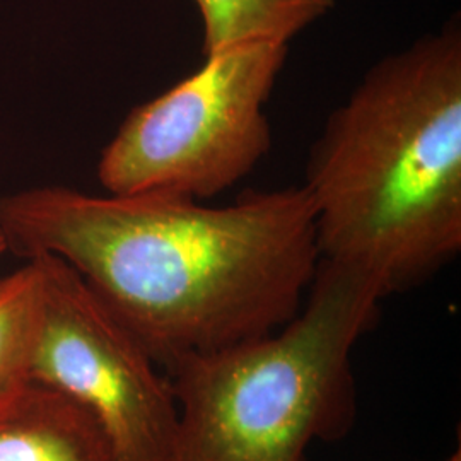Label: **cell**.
Masks as SVG:
<instances>
[{
  "instance_id": "30bf717a",
  "label": "cell",
  "mask_w": 461,
  "mask_h": 461,
  "mask_svg": "<svg viewBox=\"0 0 461 461\" xmlns=\"http://www.w3.org/2000/svg\"><path fill=\"white\" fill-rule=\"evenodd\" d=\"M446 461H461L460 449H458V451H456V453H455V455H451V456H449V460H446Z\"/></svg>"
},
{
  "instance_id": "5b68a950",
  "label": "cell",
  "mask_w": 461,
  "mask_h": 461,
  "mask_svg": "<svg viewBox=\"0 0 461 461\" xmlns=\"http://www.w3.org/2000/svg\"><path fill=\"white\" fill-rule=\"evenodd\" d=\"M43 274L32 379L96 417L120 461H175L178 405L169 378L86 280L51 255Z\"/></svg>"
},
{
  "instance_id": "3957f363",
  "label": "cell",
  "mask_w": 461,
  "mask_h": 461,
  "mask_svg": "<svg viewBox=\"0 0 461 461\" xmlns=\"http://www.w3.org/2000/svg\"><path fill=\"white\" fill-rule=\"evenodd\" d=\"M386 296L367 270L321 258L285 325L166 366L178 405L175 461H301L313 441L346 434L352 350Z\"/></svg>"
},
{
  "instance_id": "9c48e42d",
  "label": "cell",
  "mask_w": 461,
  "mask_h": 461,
  "mask_svg": "<svg viewBox=\"0 0 461 461\" xmlns=\"http://www.w3.org/2000/svg\"><path fill=\"white\" fill-rule=\"evenodd\" d=\"M5 253H9V245H7V240H5L4 230L0 228V257L5 255Z\"/></svg>"
},
{
  "instance_id": "ba28073f",
  "label": "cell",
  "mask_w": 461,
  "mask_h": 461,
  "mask_svg": "<svg viewBox=\"0 0 461 461\" xmlns=\"http://www.w3.org/2000/svg\"><path fill=\"white\" fill-rule=\"evenodd\" d=\"M43 274L36 258L0 279V405L32 379Z\"/></svg>"
},
{
  "instance_id": "52a82bcc",
  "label": "cell",
  "mask_w": 461,
  "mask_h": 461,
  "mask_svg": "<svg viewBox=\"0 0 461 461\" xmlns=\"http://www.w3.org/2000/svg\"><path fill=\"white\" fill-rule=\"evenodd\" d=\"M202 17L203 57L243 43H282L333 9L335 0H192Z\"/></svg>"
},
{
  "instance_id": "6da1fadb",
  "label": "cell",
  "mask_w": 461,
  "mask_h": 461,
  "mask_svg": "<svg viewBox=\"0 0 461 461\" xmlns=\"http://www.w3.org/2000/svg\"><path fill=\"white\" fill-rule=\"evenodd\" d=\"M0 228L11 253L70 265L163 371L285 325L321 260L303 185L230 205L41 185L0 197Z\"/></svg>"
},
{
  "instance_id": "277c9868",
  "label": "cell",
  "mask_w": 461,
  "mask_h": 461,
  "mask_svg": "<svg viewBox=\"0 0 461 461\" xmlns=\"http://www.w3.org/2000/svg\"><path fill=\"white\" fill-rule=\"evenodd\" d=\"M289 45L243 43L135 106L98 161L106 194H167L209 202L243 182L272 148L267 103Z\"/></svg>"
},
{
  "instance_id": "8992f818",
  "label": "cell",
  "mask_w": 461,
  "mask_h": 461,
  "mask_svg": "<svg viewBox=\"0 0 461 461\" xmlns=\"http://www.w3.org/2000/svg\"><path fill=\"white\" fill-rule=\"evenodd\" d=\"M0 461H120L96 417L45 384L0 405Z\"/></svg>"
},
{
  "instance_id": "7a4b0ae2",
  "label": "cell",
  "mask_w": 461,
  "mask_h": 461,
  "mask_svg": "<svg viewBox=\"0 0 461 461\" xmlns=\"http://www.w3.org/2000/svg\"><path fill=\"white\" fill-rule=\"evenodd\" d=\"M320 257L386 294L461 251V33L455 23L381 59L330 113L306 165Z\"/></svg>"
}]
</instances>
